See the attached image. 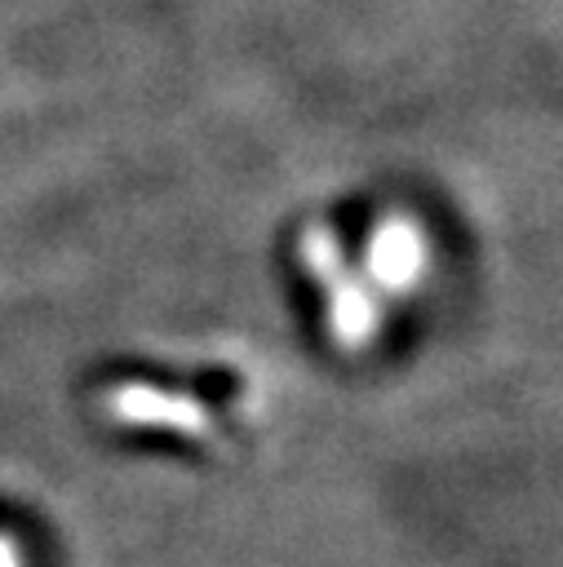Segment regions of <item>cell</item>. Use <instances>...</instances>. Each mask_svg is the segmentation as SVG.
Listing matches in <instances>:
<instances>
[{"instance_id": "6da1fadb", "label": "cell", "mask_w": 563, "mask_h": 567, "mask_svg": "<svg viewBox=\"0 0 563 567\" xmlns=\"http://www.w3.org/2000/svg\"><path fill=\"white\" fill-rule=\"evenodd\" d=\"M430 270V239L408 213H386L372 221L364 239L359 275L377 288V297H403L412 292Z\"/></svg>"}, {"instance_id": "7a4b0ae2", "label": "cell", "mask_w": 563, "mask_h": 567, "mask_svg": "<svg viewBox=\"0 0 563 567\" xmlns=\"http://www.w3.org/2000/svg\"><path fill=\"white\" fill-rule=\"evenodd\" d=\"M102 408L120 425H146V430H168L182 439H213V416L204 403H195L182 390H160L146 381H120L102 394Z\"/></svg>"}, {"instance_id": "3957f363", "label": "cell", "mask_w": 563, "mask_h": 567, "mask_svg": "<svg viewBox=\"0 0 563 567\" xmlns=\"http://www.w3.org/2000/svg\"><path fill=\"white\" fill-rule=\"evenodd\" d=\"M315 284L324 288V315H328V332H332L337 346L355 350V346L377 337V328H381V297L359 275V266L341 261L337 270H328Z\"/></svg>"}, {"instance_id": "277c9868", "label": "cell", "mask_w": 563, "mask_h": 567, "mask_svg": "<svg viewBox=\"0 0 563 567\" xmlns=\"http://www.w3.org/2000/svg\"><path fill=\"white\" fill-rule=\"evenodd\" d=\"M0 567H22V554H18V545L9 536H0Z\"/></svg>"}]
</instances>
